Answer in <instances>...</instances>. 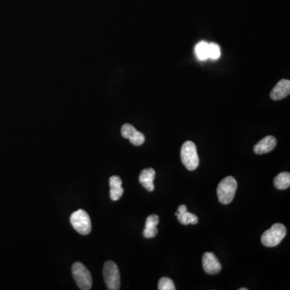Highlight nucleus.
I'll use <instances>...</instances> for the list:
<instances>
[{
    "instance_id": "f257e3e1",
    "label": "nucleus",
    "mask_w": 290,
    "mask_h": 290,
    "mask_svg": "<svg viewBox=\"0 0 290 290\" xmlns=\"http://www.w3.org/2000/svg\"><path fill=\"white\" fill-rule=\"evenodd\" d=\"M237 190V181L232 176L222 179L218 185V199L220 203L229 204L233 201Z\"/></svg>"
},
{
    "instance_id": "f03ea898",
    "label": "nucleus",
    "mask_w": 290,
    "mask_h": 290,
    "mask_svg": "<svg viewBox=\"0 0 290 290\" xmlns=\"http://www.w3.org/2000/svg\"><path fill=\"white\" fill-rule=\"evenodd\" d=\"M181 160L185 168L194 171L199 167V158L196 145L192 141H185L181 148Z\"/></svg>"
},
{
    "instance_id": "7ed1b4c3",
    "label": "nucleus",
    "mask_w": 290,
    "mask_h": 290,
    "mask_svg": "<svg viewBox=\"0 0 290 290\" xmlns=\"http://www.w3.org/2000/svg\"><path fill=\"white\" fill-rule=\"evenodd\" d=\"M286 227L281 223H275L271 228L264 232L261 236V242L264 245L272 248L278 245L286 236Z\"/></svg>"
},
{
    "instance_id": "20e7f679",
    "label": "nucleus",
    "mask_w": 290,
    "mask_h": 290,
    "mask_svg": "<svg viewBox=\"0 0 290 290\" xmlns=\"http://www.w3.org/2000/svg\"><path fill=\"white\" fill-rule=\"evenodd\" d=\"M103 278L108 290H120V270L115 262H113L111 260H108L103 266Z\"/></svg>"
},
{
    "instance_id": "39448f33",
    "label": "nucleus",
    "mask_w": 290,
    "mask_h": 290,
    "mask_svg": "<svg viewBox=\"0 0 290 290\" xmlns=\"http://www.w3.org/2000/svg\"><path fill=\"white\" fill-rule=\"evenodd\" d=\"M71 222L72 227L79 234L87 236L91 232V221L87 211L84 210H77L71 215Z\"/></svg>"
},
{
    "instance_id": "423d86ee",
    "label": "nucleus",
    "mask_w": 290,
    "mask_h": 290,
    "mask_svg": "<svg viewBox=\"0 0 290 290\" xmlns=\"http://www.w3.org/2000/svg\"><path fill=\"white\" fill-rule=\"evenodd\" d=\"M72 272L79 289L82 290H89L91 289V274L83 264L80 262L74 263L72 265Z\"/></svg>"
},
{
    "instance_id": "0eeeda50",
    "label": "nucleus",
    "mask_w": 290,
    "mask_h": 290,
    "mask_svg": "<svg viewBox=\"0 0 290 290\" xmlns=\"http://www.w3.org/2000/svg\"><path fill=\"white\" fill-rule=\"evenodd\" d=\"M122 136L128 139L130 142L135 146H141L145 141V136L141 131H137L131 124H125L122 126Z\"/></svg>"
},
{
    "instance_id": "6e6552de",
    "label": "nucleus",
    "mask_w": 290,
    "mask_h": 290,
    "mask_svg": "<svg viewBox=\"0 0 290 290\" xmlns=\"http://www.w3.org/2000/svg\"><path fill=\"white\" fill-rule=\"evenodd\" d=\"M202 267L204 271L210 275L218 273L222 269V265L212 253H204L202 255Z\"/></svg>"
},
{
    "instance_id": "1a4fd4ad",
    "label": "nucleus",
    "mask_w": 290,
    "mask_h": 290,
    "mask_svg": "<svg viewBox=\"0 0 290 290\" xmlns=\"http://www.w3.org/2000/svg\"><path fill=\"white\" fill-rule=\"evenodd\" d=\"M290 94V81L287 79H281L274 87L270 93V98L274 101L283 99Z\"/></svg>"
},
{
    "instance_id": "9d476101",
    "label": "nucleus",
    "mask_w": 290,
    "mask_h": 290,
    "mask_svg": "<svg viewBox=\"0 0 290 290\" xmlns=\"http://www.w3.org/2000/svg\"><path fill=\"white\" fill-rule=\"evenodd\" d=\"M276 138L272 136H268L262 139L260 142H258L254 146L253 150L255 154H265L272 151L276 147Z\"/></svg>"
},
{
    "instance_id": "9b49d317",
    "label": "nucleus",
    "mask_w": 290,
    "mask_h": 290,
    "mask_svg": "<svg viewBox=\"0 0 290 290\" xmlns=\"http://www.w3.org/2000/svg\"><path fill=\"white\" fill-rule=\"evenodd\" d=\"M155 177H156V172L154 169L152 168L145 169L141 171L139 177V181L147 191L152 192L155 189L154 183H153Z\"/></svg>"
},
{
    "instance_id": "f8f14e48",
    "label": "nucleus",
    "mask_w": 290,
    "mask_h": 290,
    "mask_svg": "<svg viewBox=\"0 0 290 290\" xmlns=\"http://www.w3.org/2000/svg\"><path fill=\"white\" fill-rule=\"evenodd\" d=\"M158 223H159V217L157 215H151L148 216L145 222L144 236L147 239L154 238L158 233V230L157 228Z\"/></svg>"
},
{
    "instance_id": "ddd939ff",
    "label": "nucleus",
    "mask_w": 290,
    "mask_h": 290,
    "mask_svg": "<svg viewBox=\"0 0 290 290\" xmlns=\"http://www.w3.org/2000/svg\"><path fill=\"white\" fill-rule=\"evenodd\" d=\"M110 197L113 201H118L124 194V190L122 187L121 178L119 176H112L110 178Z\"/></svg>"
},
{
    "instance_id": "4468645a",
    "label": "nucleus",
    "mask_w": 290,
    "mask_h": 290,
    "mask_svg": "<svg viewBox=\"0 0 290 290\" xmlns=\"http://www.w3.org/2000/svg\"><path fill=\"white\" fill-rule=\"evenodd\" d=\"M274 186L277 190H286L290 186V173L283 172L274 178Z\"/></svg>"
},
{
    "instance_id": "2eb2a0df",
    "label": "nucleus",
    "mask_w": 290,
    "mask_h": 290,
    "mask_svg": "<svg viewBox=\"0 0 290 290\" xmlns=\"http://www.w3.org/2000/svg\"><path fill=\"white\" fill-rule=\"evenodd\" d=\"M195 53L200 61H205L209 58V44L206 41H201L196 45Z\"/></svg>"
},
{
    "instance_id": "dca6fc26",
    "label": "nucleus",
    "mask_w": 290,
    "mask_h": 290,
    "mask_svg": "<svg viewBox=\"0 0 290 290\" xmlns=\"http://www.w3.org/2000/svg\"><path fill=\"white\" fill-rule=\"evenodd\" d=\"M177 216H178L179 222L183 225L197 224L199 222L198 217L194 214L190 213L188 211L179 213Z\"/></svg>"
},
{
    "instance_id": "f3484780",
    "label": "nucleus",
    "mask_w": 290,
    "mask_h": 290,
    "mask_svg": "<svg viewBox=\"0 0 290 290\" xmlns=\"http://www.w3.org/2000/svg\"><path fill=\"white\" fill-rule=\"evenodd\" d=\"M158 290H175V286L173 281L169 277H162L160 279L158 283Z\"/></svg>"
},
{
    "instance_id": "a211bd4d",
    "label": "nucleus",
    "mask_w": 290,
    "mask_h": 290,
    "mask_svg": "<svg viewBox=\"0 0 290 290\" xmlns=\"http://www.w3.org/2000/svg\"><path fill=\"white\" fill-rule=\"evenodd\" d=\"M221 55L220 48L216 43L209 44V57L212 60H216Z\"/></svg>"
},
{
    "instance_id": "6ab92c4d",
    "label": "nucleus",
    "mask_w": 290,
    "mask_h": 290,
    "mask_svg": "<svg viewBox=\"0 0 290 290\" xmlns=\"http://www.w3.org/2000/svg\"><path fill=\"white\" fill-rule=\"evenodd\" d=\"M185 211H187V207H186V206H185V205H181V206L178 207V211H177V212L179 214L185 212Z\"/></svg>"
},
{
    "instance_id": "aec40b11",
    "label": "nucleus",
    "mask_w": 290,
    "mask_h": 290,
    "mask_svg": "<svg viewBox=\"0 0 290 290\" xmlns=\"http://www.w3.org/2000/svg\"><path fill=\"white\" fill-rule=\"evenodd\" d=\"M239 290H248V288H240Z\"/></svg>"
}]
</instances>
